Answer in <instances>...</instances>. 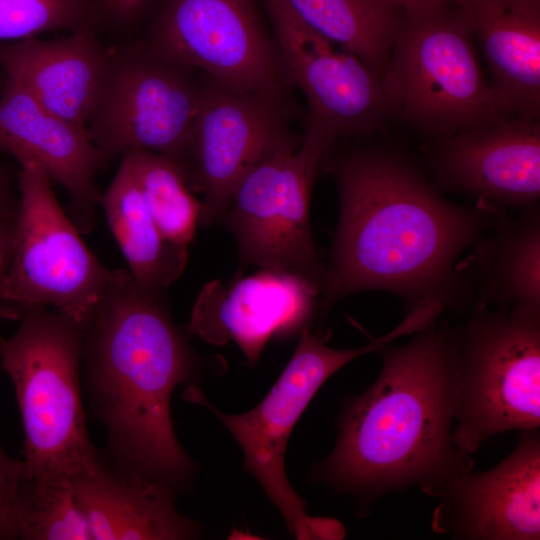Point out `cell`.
I'll return each mask as SVG.
<instances>
[{
	"mask_svg": "<svg viewBox=\"0 0 540 540\" xmlns=\"http://www.w3.org/2000/svg\"><path fill=\"white\" fill-rule=\"evenodd\" d=\"M329 164L339 219L319 318L344 297L368 290L396 294L406 314L432 305L443 312L475 306L471 276L459 259L508 211L449 201L423 164L391 143L349 148Z\"/></svg>",
	"mask_w": 540,
	"mask_h": 540,
	"instance_id": "1",
	"label": "cell"
},
{
	"mask_svg": "<svg viewBox=\"0 0 540 540\" xmlns=\"http://www.w3.org/2000/svg\"><path fill=\"white\" fill-rule=\"evenodd\" d=\"M381 371L363 393L344 402L332 452L311 473L350 496L360 514L388 494L417 486L437 497L473 469L453 443L458 377L457 327L431 322L405 344L379 350Z\"/></svg>",
	"mask_w": 540,
	"mask_h": 540,
	"instance_id": "2",
	"label": "cell"
},
{
	"mask_svg": "<svg viewBox=\"0 0 540 540\" xmlns=\"http://www.w3.org/2000/svg\"><path fill=\"white\" fill-rule=\"evenodd\" d=\"M82 362L115 469L183 488L195 464L175 435L170 401L197 377L198 361L161 294L115 269L85 326Z\"/></svg>",
	"mask_w": 540,
	"mask_h": 540,
	"instance_id": "3",
	"label": "cell"
},
{
	"mask_svg": "<svg viewBox=\"0 0 540 540\" xmlns=\"http://www.w3.org/2000/svg\"><path fill=\"white\" fill-rule=\"evenodd\" d=\"M474 38L453 1L401 10L380 76L390 120L432 144L511 117L486 79Z\"/></svg>",
	"mask_w": 540,
	"mask_h": 540,
	"instance_id": "4",
	"label": "cell"
},
{
	"mask_svg": "<svg viewBox=\"0 0 540 540\" xmlns=\"http://www.w3.org/2000/svg\"><path fill=\"white\" fill-rule=\"evenodd\" d=\"M0 335V368L15 388L24 429L23 481L72 479L96 464L80 389L85 327L49 308Z\"/></svg>",
	"mask_w": 540,
	"mask_h": 540,
	"instance_id": "5",
	"label": "cell"
},
{
	"mask_svg": "<svg viewBox=\"0 0 540 540\" xmlns=\"http://www.w3.org/2000/svg\"><path fill=\"white\" fill-rule=\"evenodd\" d=\"M414 323L404 318L390 332L369 336V342L352 349L326 344L329 333L301 331L297 347L264 399L242 414H227L216 408L197 386L186 390L187 399L209 410L228 429L244 453V469L260 483L283 515L289 532L297 539H343L345 529L336 519L313 517L306 502L291 486L285 471L289 436L302 413L336 371L353 359L378 351L394 339L412 334Z\"/></svg>",
	"mask_w": 540,
	"mask_h": 540,
	"instance_id": "6",
	"label": "cell"
},
{
	"mask_svg": "<svg viewBox=\"0 0 540 540\" xmlns=\"http://www.w3.org/2000/svg\"><path fill=\"white\" fill-rule=\"evenodd\" d=\"M452 440L473 456L493 435L540 427V307L477 305L457 327Z\"/></svg>",
	"mask_w": 540,
	"mask_h": 540,
	"instance_id": "7",
	"label": "cell"
},
{
	"mask_svg": "<svg viewBox=\"0 0 540 540\" xmlns=\"http://www.w3.org/2000/svg\"><path fill=\"white\" fill-rule=\"evenodd\" d=\"M51 180L34 162L20 165L19 205L0 318L52 307L86 326L114 270L90 251L66 215Z\"/></svg>",
	"mask_w": 540,
	"mask_h": 540,
	"instance_id": "8",
	"label": "cell"
},
{
	"mask_svg": "<svg viewBox=\"0 0 540 540\" xmlns=\"http://www.w3.org/2000/svg\"><path fill=\"white\" fill-rule=\"evenodd\" d=\"M336 137L309 119L302 143L252 167L237 183L223 221L234 236L240 267L298 274L320 294L326 277L310 225L314 179Z\"/></svg>",
	"mask_w": 540,
	"mask_h": 540,
	"instance_id": "9",
	"label": "cell"
},
{
	"mask_svg": "<svg viewBox=\"0 0 540 540\" xmlns=\"http://www.w3.org/2000/svg\"><path fill=\"white\" fill-rule=\"evenodd\" d=\"M185 67L145 45L110 49L86 131L105 160L148 151L177 162L189 176V143L200 87Z\"/></svg>",
	"mask_w": 540,
	"mask_h": 540,
	"instance_id": "10",
	"label": "cell"
},
{
	"mask_svg": "<svg viewBox=\"0 0 540 540\" xmlns=\"http://www.w3.org/2000/svg\"><path fill=\"white\" fill-rule=\"evenodd\" d=\"M145 47L227 87L281 100L286 75L253 0H167Z\"/></svg>",
	"mask_w": 540,
	"mask_h": 540,
	"instance_id": "11",
	"label": "cell"
},
{
	"mask_svg": "<svg viewBox=\"0 0 540 540\" xmlns=\"http://www.w3.org/2000/svg\"><path fill=\"white\" fill-rule=\"evenodd\" d=\"M300 144L289 131L280 100L227 87H200L189 143L188 185L204 195L199 225L220 221L240 179L256 164Z\"/></svg>",
	"mask_w": 540,
	"mask_h": 540,
	"instance_id": "12",
	"label": "cell"
},
{
	"mask_svg": "<svg viewBox=\"0 0 540 540\" xmlns=\"http://www.w3.org/2000/svg\"><path fill=\"white\" fill-rule=\"evenodd\" d=\"M286 75L303 92L309 119L336 139L369 137L390 116L380 78L356 55L309 27L287 0H265Z\"/></svg>",
	"mask_w": 540,
	"mask_h": 540,
	"instance_id": "13",
	"label": "cell"
},
{
	"mask_svg": "<svg viewBox=\"0 0 540 540\" xmlns=\"http://www.w3.org/2000/svg\"><path fill=\"white\" fill-rule=\"evenodd\" d=\"M425 157L424 170L442 194H465L505 211L539 204V120L507 117L427 144Z\"/></svg>",
	"mask_w": 540,
	"mask_h": 540,
	"instance_id": "14",
	"label": "cell"
},
{
	"mask_svg": "<svg viewBox=\"0 0 540 540\" xmlns=\"http://www.w3.org/2000/svg\"><path fill=\"white\" fill-rule=\"evenodd\" d=\"M437 498L431 522L436 533L464 540H539V428L522 430L502 462L456 476Z\"/></svg>",
	"mask_w": 540,
	"mask_h": 540,
	"instance_id": "15",
	"label": "cell"
},
{
	"mask_svg": "<svg viewBox=\"0 0 540 540\" xmlns=\"http://www.w3.org/2000/svg\"><path fill=\"white\" fill-rule=\"evenodd\" d=\"M318 296L319 288L298 274L263 269L236 274L229 284L216 280L203 287L189 332L216 346L234 341L255 366L271 339L290 338L310 326Z\"/></svg>",
	"mask_w": 540,
	"mask_h": 540,
	"instance_id": "16",
	"label": "cell"
},
{
	"mask_svg": "<svg viewBox=\"0 0 540 540\" xmlns=\"http://www.w3.org/2000/svg\"><path fill=\"white\" fill-rule=\"evenodd\" d=\"M0 87V152L19 165L34 162L69 194L70 219L81 234L93 230L101 195L95 176L106 160L85 128L50 112L4 75Z\"/></svg>",
	"mask_w": 540,
	"mask_h": 540,
	"instance_id": "17",
	"label": "cell"
},
{
	"mask_svg": "<svg viewBox=\"0 0 540 540\" xmlns=\"http://www.w3.org/2000/svg\"><path fill=\"white\" fill-rule=\"evenodd\" d=\"M98 34L0 42V67L44 108L86 129L110 54Z\"/></svg>",
	"mask_w": 540,
	"mask_h": 540,
	"instance_id": "18",
	"label": "cell"
},
{
	"mask_svg": "<svg viewBox=\"0 0 540 540\" xmlns=\"http://www.w3.org/2000/svg\"><path fill=\"white\" fill-rule=\"evenodd\" d=\"M92 540H183L200 525L181 515L175 490L142 475L108 468L101 459L71 479Z\"/></svg>",
	"mask_w": 540,
	"mask_h": 540,
	"instance_id": "19",
	"label": "cell"
},
{
	"mask_svg": "<svg viewBox=\"0 0 540 540\" xmlns=\"http://www.w3.org/2000/svg\"><path fill=\"white\" fill-rule=\"evenodd\" d=\"M481 44L511 117L540 118V1L453 0Z\"/></svg>",
	"mask_w": 540,
	"mask_h": 540,
	"instance_id": "20",
	"label": "cell"
},
{
	"mask_svg": "<svg viewBox=\"0 0 540 540\" xmlns=\"http://www.w3.org/2000/svg\"><path fill=\"white\" fill-rule=\"evenodd\" d=\"M465 262L475 306L540 307V206L502 213ZM474 306V307H475Z\"/></svg>",
	"mask_w": 540,
	"mask_h": 540,
	"instance_id": "21",
	"label": "cell"
},
{
	"mask_svg": "<svg viewBox=\"0 0 540 540\" xmlns=\"http://www.w3.org/2000/svg\"><path fill=\"white\" fill-rule=\"evenodd\" d=\"M100 204L111 232L141 289L159 293L182 274L188 248L167 240L150 216L128 161L120 166Z\"/></svg>",
	"mask_w": 540,
	"mask_h": 540,
	"instance_id": "22",
	"label": "cell"
},
{
	"mask_svg": "<svg viewBox=\"0 0 540 540\" xmlns=\"http://www.w3.org/2000/svg\"><path fill=\"white\" fill-rule=\"evenodd\" d=\"M313 30L359 57L380 78L398 15L385 0H287Z\"/></svg>",
	"mask_w": 540,
	"mask_h": 540,
	"instance_id": "23",
	"label": "cell"
},
{
	"mask_svg": "<svg viewBox=\"0 0 540 540\" xmlns=\"http://www.w3.org/2000/svg\"><path fill=\"white\" fill-rule=\"evenodd\" d=\"M123 157L162 235L188 248L199 224L202 202L192 195L183 168L170 158L148 151H132Z\"/></svg>",
	"mask_w": 540,
	"mask_h": 540,
	"instance_id": "24",
	"label": "cell"
},
{
	"mask_svg": "<svg viewBox=\"0 0 540 540\" xmlns=\"http://www.w3.org/2000/svg\"><path fill=\"white\" fill-rule=\"evenodd\" d=\"M19 538L90 540L91 531L66 477L24 481Z\"/></svg>",
	"mask_w": 540,
	"mask_h": 540,
	"instance_id": "25",
	"label": "cell"
},
{
	"mask_svg": "<svg viewBox=\"0 0 540 540\" xmlns=\"http://www.w3.org/2000/svg\"><path fill=\"white\" fill-rule=\"evenodd\" d=\"M86 28L100 33L91 0H0V42Z\"/></svg>",
	"mask_w": 540,
	"mask_h": 540,
	"instance_id": "26",
	"label": "cell"
},
{
	"mask_svg": "<svg viewBox=\"0 0 540 540\" xmlns=\"http://www.w3.org/2000/svg\"><path fill=\"white\" fill-rule=\"evenodd\" d=\"M23 460L9 456L0 444V539L19 538Z\"/></svg>",
	"mask_w": 540,
	"mask_h": 540,
	"instance_id": "27",
	"label": "cell"
},
{
	"mask_svg": "<svg viewBox=\"0 0 540 540\" xmlns=\"http://www.w3.org/2000/svg\"><path fill=\"white\" fill-rule=\"evenodd\" d=\"M156 0H91L99 29L124 32L146 15Z\"/></svg>",
	"mask_w": 540,
	"mask_h": 540,
	"instance_id": "28",
	"label": "cell"
},
{
	"mask_svg": "<svg viewBox=\"0 0 540 540\" xmlns=\"http://www.w3.org/2000/svg\"><path fill=\"white\" fill-rule=\"evenodd\" d=\"M15 176L11 169L0 161V220L15 217L19 198L15 193Z\"/></svg>",
	"mask_w": 540,
	"mask_h": 540,
	"instance_id": "29",
	"label": "cell"
},
{
	"mask_svg": "<svg viewBox=\"0 0 540 540\" xmlns=\"http://www.w3.org/2000/svg\"><path fill=\"white\" fill-rule=\"evenodd\" d=\"M14 236V218L0 220V307L3 289L11 261Z\"/></svg>",
	"mask_w": 540,
	"mask_h": 540,
	"instance_id": "30",
	"label": "cell"
},
{
	"mask_svg": "<svg viewBox=\"0 0 540 540\" xmlns=\"http://www.w3.org/2000/svg\"><path fill=\"white\" fill-rule=\"evenodd\" d=\"M397 10L401 11L406 8L428 4L437 1H453V0H385Z\"/></svg>",
	"mask_w": 540,
	"mask_h": 540,
	"instance_id": "31",
	"label": "cell"
},
{
	"mask_svg": "<svg viewBox=\"0 0 540 540\" xmlns=\"http://www.w3.org/2000/svg\"><path fill=\"white\" fill-rule=\"evenodd\" d=\"M538 1H540V0H538Z\"/></svg>",
	"mask_w": 540,
	"mask_h": 540,
	"instance_id": "32",
	"label": "cell"
}]
</instances>
